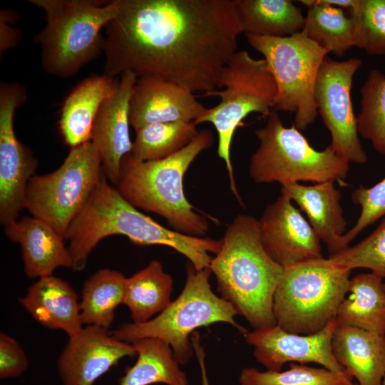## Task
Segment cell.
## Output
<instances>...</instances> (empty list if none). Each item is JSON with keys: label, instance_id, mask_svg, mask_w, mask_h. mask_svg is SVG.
Masks as SVG:
<instances>
[{"label": "cell", "instance_id": "cell-22", "mask_svg": "<svg viewBox=\"0 0 385 385\" xmlns=\"http://www.w3.org/2000/svg\"><path fill=\"white\" fill-rule=\"evenodd\" d=\"M19 302L42 326L61 329L69 338L83 328L80 302L73 287L53 275L42 277L31 285Z\"/></svg>", "mask_w": 385, "mask_h": 385}, {"label": "cell", "instance_id": "cell-8", "mask_svg": "<svg viewBox=\"0 0 385 385\" xmlns=\"http://www.w3.org/2000/svg\"><path fill=\"white\" fill-rule=\"evenodd\" d=\"M255 134L259 145L250 160L249 174L256 183L343 181L349 162L328 145L317 150L294 125L286 127L276 111Z\"/></svg>", "mask_w": 385, "mask_h": 385}, {"label": "cell", "instance_id": "cell-40", "mask_svg": "<svg viewBox=\"0 0 385 385\" xmlns=\"http://www.w3.org/2000/svg\"><path fill=\"white\" fill-rule=\"evenodd\" d=\"M383 385H385V376H384V380H383Z\"/></svg>", "mask_w": 385, "mask_h": 385}, {"label": "cell", "instance_id": "cell-36", "mask_svg": "<svg viewBox=\"0 0 385 385\" xmlns=\"http://www.w3.org/2000/svg\"><path fill=\"white\" fill-rule=\"evenodd\" d=\"M26 356L12 337L0 333V377L16 378L21 376L28 367Z\"/></svg>", "mask_w": 385, "mask_h": 385}, {"label": "cell", "instance_id": "cell-41", "mask_svg": "<svg viewBox=\"0 0 385 385\" xmlns=\"http://www.w3.org/2000/svg\"><path fill=\"white\" fill-rule=\"evenodd\" d=\"M384 287H385V283H384Z\"/></svg>", "mask_w": 385, "mask_h": 385}, {"label": "cell", "instance_id": "cell-11", "mask_svg": "<svg viewBox=\"0 0 385 385\" xmlns=\"http://www.w3.org/2000/svg\"><path fill=\"white\" fill-rule=\"evenodd\" d=\"M103 174L99 155L91 141L71 148L56 170L31 178L26 189L24 207L65 240L70 224Z\"/></svg>", "mask_w": 385, "mask_h": 385}, {"label": "cell", "instance_id": "cell-27", "mask_svg": "<svg viewBox=\"0 0 385 385\" xmlns=\"http://www.w3.org/2000/svg\"><path fill=\"white\" fill-rule=\"evenodd\" d=\"M132 344L138 359L120 379V385H188L187 375L168 344L156 338L141 339Z\"/></svg>", "mask_w": 385, "mask_h": 385}, {"label": "cell", "instance_id": "cell-4", "mask_svg": "<svg viewBox=\"0 0 385 385\" xmlns=\"http://www.w3.org/2000/svg\"><path fill=\"white\" fill-rule=\"evenodd\" d=\"M212 143V132L204 129L188 145L164 159L140 162L129 153L122 160L115 188L136 208L165 218L173 230L202 237L208 231L209 223L187 200L183 177L197 155Z\"/></svg>", "mask_w": 385, "mask_h": 385}, {"label": "cell", "instance_id": "cell-9", "mask_svg": "<svg viewBox=\"0 0 385 385\" xmlns=\"http://www.w3.org/2000/svg\"><path fill=\"white\" fill-rule=\"evenodd\" d=\"M204 96L220 98L215 106L207 108L195 123H210L218 136L217 155L225 163L230 185L240 203L243 202L237 191L230 158V148L235 130L250 113L268 118L273 111L277 88L264 58H252L247 50L237 51L221 75L219 88Z\"/></svg>", "mask_w": 385, "mask_h": 385}, {"label": "cell", "instance_id": "cell-32", "mask_svg": "<svg viewBox=\"0 0 385 385\" xmlns=\"http://www.w3.org/2000/svg\"><path fill=\"white\" fill-rule=\"evenodd\" d=\"M239 381L240 385H356L344 374L294 363L289 364V369L284 371L244 368Z\"/></svg>", "mask_w": 385, "mask_h": 385}, {"label": "cell", "instance_id": "cell-2", "mask_svg": "<svg viewBox=\"0 0 385 385\" xmlns=\"http://www.w3.org/2000/svg\"><path fill=\"white\" fill-rule=\"evenodd\" d=\"M113 235L126 236L138 245H164L184 255L197 270L209 267L221 247V240L181 234L163 227L128 202L103 174L86 204L70 224L65 240L73 270L85 268L98 242Z\"/></svg>", "mask_w": 385, "mask_h": 385}, {"label": "cell", "instance_id": "cell-7", "mask_svg": "<svg viewBox=\"0 0 385 385\" xmlns=\"http://www.w3.org/2000/svg\"><path fill=\"white\" fill-rule=\"evenodd\" d=\"M351 271L324 257L284 268L273 301L277 325L303 335L323 330L337 317Z\"/></svg>", "mask_w": 385, "mask_h": 385}, {"label": "cell", "instance_id": "cell-31", "mask_svg": "<svg viewBox=\"0 0 385 385\" xmlns=\"http://www.w3.org/2000/svg\"><path fill=\"white\" fill-rule=\"evenodd\" d=\"M360 93L361 110L356 116L359 135L385 155V75L379 70L370 71Z\"/></svg>", "mask_w": 385, "mask_h": 385}, {"label": "cell", "instance_id": "cell-13", "mask_svg": "<svg viewBox=\"0 0 385 385\" xmlns=\"http://www.w3.org/2000/svg\"><path fill=\"white\" fill-rule=\"evenodd\" d=\"M26 88L16 82L0 84V222L17 220L25 209L27 185L35 175L38 160L16 138V110L26 101Z\"/></svg>", "mask_w": 385, "mask_h": 385}, {"label": "cell", "instance_id": "cell-14", "mask_svg": "<svg viewBox=\"0 0 385 385\" xmlns=\"http://www.w3.org/2000/svg\"><path fill=\"white\" fill-rule=\"evenodd\" d=\"M257 221L263 248L283 268L323 258L321 241L288 197L269 204Z\"/></svg>", "mask_w": 385, "mask_h": 385}, {"label": "cell", "instance_id": "cell-33", "mask_svg": "<svg viewBox=\"0 0 385 385\" xmlns=\"http://www.w3.org/2000/svg\"><path fill=\"white\" fill-rule=\"evenodd\" d=\"M350 12L354 46L369 55H385V0H357Z\"/></svg>", "mask_w": 385, "mask_h": 385}, {"label": "cell", "instance_id": "cell-35", "mask_svg": "<svg viewBox=\"0 0 385 385\" xmlns=\"http://www.w3.org/2000/svg\"><path fill=\"white\" fill-rule=\"evenodd\" d=\"M351 199L360 206L361 212L354 227L342 237L346 248L363 230L385 216V178L370 188L359 185L351 192Z\"/></svg>", "mask_w": 385, "mask_h": 385}, {"label": "cell", "instance_id": "cell-3", "mask_svg": "<svg viewBox=\"0 0 385 385\" xmlns=\"http://www.w3.org/2000/svg\"><path fill=\"white\" fill-rule=\"evenodd\" d=\"M221 242L209 267L221 297L254 329L277 325L273 301L284 268L263 248L257 220L252 215H237Z\"/></svg>", "mask_w": 385, "mask_h": 385}, {"label": "cell", "instance_id": "cell-28", "mask_svg": "<svg viewBox=\"0 0 385 385\" xmlns=\"http://www.w3.org/2000/svg\"><path fill=\"white\" fill-rule=\"evenodd\" d=\"M125 282L120 272L107 268L96 271L86 279L80 302L83 324L109 329L115 308L123 302Z\"/></svg>", "mask_w": 385, "mask_h": 385}, {"label": "cell", "instance_id": "cell-16", "mask_svg": "<svg viewBox=\"0 0 385 385\" xmlns=\"http://www.w3.org/2000/svg\"><path fill=\"white\" fill-rule=\"evenodd\" d=\"M131 343L115 339L108 329L86 325L69 341L57 360L63 385H93L125 356H133Z\"/></svg>", "mask_w": 385, "mask_h": 385}, {"label": "cell", "instance_id": "cell-29", "mask_svg": "<svg viewBox=\"0 0 385 385\" xmlns=\"http://www.w3.org/2000/svg\"><path fill=\"white\" fill-rule=\"evenodd\" d=\"M307 7L302 32L310 40L337 57H342L354 46V24L343 9L300 0Z\"/></svg>", "mask_w": 385, "mask_h": 385}, {"label": "cell", "instance_id": "cell-21", "mask_svg": "<svg viewBox=\"0 0 385 385\" xmlns=\"http://www.w3.org/2000/svg\"><path fill=\"white\" fill-rule=\"evenodd\" d=\"M333 354L348 377L358 385H383L385 335L338 322L332 340Z\"/></svg>", "mask_w": 385, "mask_h": 385}, {"label": "cell", "instance_id": "cell-38", "mask_svg": "<svg viewBox=\"0 0 385 385\" xmlns=\"http://www.w3.org/2000/svg\"><path fill=\"white\" fill-rule=\"evenodd\" d=\"M190 339L200 365L202 385H210L205 366V355L204 348L202 346L200 343V337L199 332L197 331L193 332L190 337Z\"/></svg>", "mask_w": 385, "mask_h": 385}, {"label": "cell", "instance_id": "cell-18", "mask_svg": "<svg viewBox=\"0 0 385 385\" xmlns=\"http://www.w3.org/2000/svg\"><path fill=\"white\" fill-rule=\"evenodd\" d=\"M137 78L130 71L120 75L115 89L101 104L92 127L91 141L99 155L105 176L115 185L120 177L122 160L133 147L129 103Z\"/></svg>", "mask_w": 385, "mask_h": 385}, {"label": "cell", "instance_id": "cell-10", "mask_svg": "<svg viewBox=\"0 0 385 385\" xmlns=\"http://www.w3.org/2000/svg\"><path fill=\"white\" fill-rule=\"evenodd\" d=\"M245 36L248 44L263 56L275 82L273 111L294 113L293 125L305 130L318 115L314 87L328 53L302 31L284 37Z\"/></svg>", "mask_w": 385, "mask_h": 385}, {"label": "cell", "instance_id": "cell-39", "mask_svg": "<svg viewBox=\"0 0 385 385\" xmlns=\"http://www.w3.org/2000/svg\"><path fill=\"white\" fill-rule=\"evenodd\" d=\"M314 3L328 5L342 9H347L349 11L356 5L357 0H314Z\"/></svg>", "mask_w": 385, "mask_h": 385}, {"label": "cell", "instance_id": "cell-5", "mask_svg": "<svg viewBox=\"0 0 385 385\" xmlns=\"http://www.w3.org/2000/svg\"><path fill=\"white\" fill-rule=\"evenodd\" d=\"M29 1L45 13L46 24L34 41L48 74L71 77L103 53L101 32L117 12V0Z\"/></svg>", "mask_w": 385, "mask_h": 385}, {"label": "cell", "instance_id": "cell-34", "mask_svg": "<svg viewBox=\"0 0 385 385\" xmlns=\"http://www.w3.org/2000/svg\"><path fill=\"white\" fill-rule=\"evenodd\" d=\"M328 259L338 266L368 269L385 278V216L366 238Z\"/></svg>", "mask_w": 385, "mask_h": 385}, {"label": "cell", "instance_id": "cell-25", "mask_svg": "<svg viewBox=\"0 0 385 385\" xmlns=\"http://www.w3.org/2000/svg\"><path fill=\"white\" fill-rule=\"evenodd\" d=\"M347 298L341 303L338 322L369 332L385 335V287L383 278L374 272L350 279Z\"/></svg>", "mask_w": 385, "mask_h": 385}, {"label": "cell", "instance_id": "cell-19", "mask_svg": "<svg viewBox=\"0 0 385 385\" xmlns=\"http://www.w3.org/2000/svg\"><path fill=\"white\" fill-rule=\"evenodd\" d=\"M7 237L21 249L24 272L30 278L53 275L58 267L73 268L64 239L43 221L25 216L4 225Z\"/></svg>", "mask_w": 385, "mask_h": 385}, {"label": "cell", "instance_id": "cell-23", "mask_svg": "<svg viewBox=\"0 0 385 385\" xmlns=\"http://www.w3.org/2000/svg\"><path fill=\"white\" fill-rule=\"evenodd\" d=\"M113 77L106 74L88 76L64 100L58 121L64 142L71 148L91 140V130L98 110L117 86Z\"/></svg>", "mask_w": 385, "mask_h": 385}, {"label": "cell", "instance_id": "cell-30", "mask_svg": "<svg viewBox=\"0 0 385 385\" xmlns=\"http://www.w3.org/2000/svg\"><path fill=\"white\" fill-rule=\"evenodd\" d=\"M194 122L155 123L135 130L130 155L140 162L166 158L188 145L198 131Z\"/></svg>", "mask_w": 385, "mask_h": 385}, {"label": "cell", "instance_id": "cell-17", "mask_svg": "<svg viewBox=\"0 0 385 385\" xmlns=\"http://www.w3.org/2000/svg\"><path fill=\"white\" fill-rule=\"evenodd\" d=\"M188 86L158 76L138 77L129 103L135 130L155 123L192 122L206 111Z\"/></svg>", "mask_w": 385, "mask_h": 385}, {"label": "cell", "instance_id": "cell-1", "mask_svg": "<svg viewBox=\"0 0 385 385\" xmlns=\"http://www.w3.org/2000/svg\"><path fill=\"white\" fill-rule=\"evenodd\" d=\"M104 29L103 74L158 76L217 90L242 34L233 0H117Z\"/></svg>", "mask_w": 385, "mask_h": 385}, {"label": "cell", "instance_id": "cell-15", "mask_svg": "<svg viewBox=\"0 0 385 385\" xmlns=\"http://www.w3.org/2000/svg\"><path fill=\"white\" fill-rule=\"evenodd\" d=\"M337 324L336 319L323 330L309 335L289 333L274 325L248 332L245 337L254 347L255 359L268 371H280L287 362H312L346 375L332 351V340Z\"/></svg>", "mask_w": 385, "mask_h": 385}, {"label": "cell", "instance_id": "cell-37", "mask_svg": "<svg viewBox=\"0 0 385 385\" xmlns=\"http://www.w3.org/2000/svg\"><path fill=\"white\" fill-rule=\"evenodd\" d=\"M14 11L1 9L0 11V54L16 46L21 41L19 30L12 27L10 23L16 20Z\"/></svg>", "mask_w": 385, "mask_h": 385}, {"label": "cell", "instance_id": "cell-12", "mask_svg": "<svg viewBox=\"0 0 385 385\" xmlns=\"http://www.w3.org/2000/svg\"><path fill=\"white\" fill-rule=\"evenodd\" d=\"M361 61H337L327 55L319 68L314 87L318 115L331 135V147L349 163L364 164L367 155L357 130L351 98L353 78Z\"/></svg>", "mask_w": 385, "mask_h": 385}, {"label": "cell", "instance_id": "cell-24", "mask_svg": "<svg viewBox=\"0 0 385 385\" xmlns=\"http://www.w3.org/2000/svg\"><path fill=\"white\" fill-rule=\"evenodd\" d=\"M245 35L284 37L302 31L305 16L290 0H233Z\"/></svg>", "mask_w": 385, "mask_h": 385}, {"label": "cell", "instance_id": "cell-20", "mask_svg": "<svg viewBox=\"0 0 385 385\" xmlns=\"http://www.w3.org/2000/svg\"><path fill=\"white\" fill-rule=\"evenodd\" d=\"M281 195L288 197L307 215L318 238L327 245L329 257L346 249L342 237L347 222L340 202L341 192L334 182L312 185L288 184L281 187Z\"/></svg>", "mask_w": 385, "mask_h": 385}, {"label": "cell", "instance_id": "cell-6", "mask_svg": "<svg viewBox=\"0 0 385 385\" xmlns=\"http://www.w3.org/2000/svg\"><path fill=\"white\" fill-rule=\"evenodd\" d=\"M210 267L197 270L188 262L185 286L178 297L160 314L143 323H123L111 332L117 339L133 343L145 338H156L168 344L179 364H185L195 354L190 337L197 328L224 322L247 334L237 323L232 306L216 295L210 286Z\"/></svg>", "mask_w": 385, "mask_h": 385}, {"label": "cell", "instance_id": "cell-26", "mask_svg": "<svg viewBox=\"0 0 385 385\" xmlns=\"http://www.w3.org/2000/svg\"><path fill=\"white\" fill-rule=\"evenodd\" d=\"M173 280L161 262L152 260L125 278L123 302L134 323H143L163 312L171 302Z\"/></svg>", "mask_w": 385, "mask_h": 385}]
</instances>
